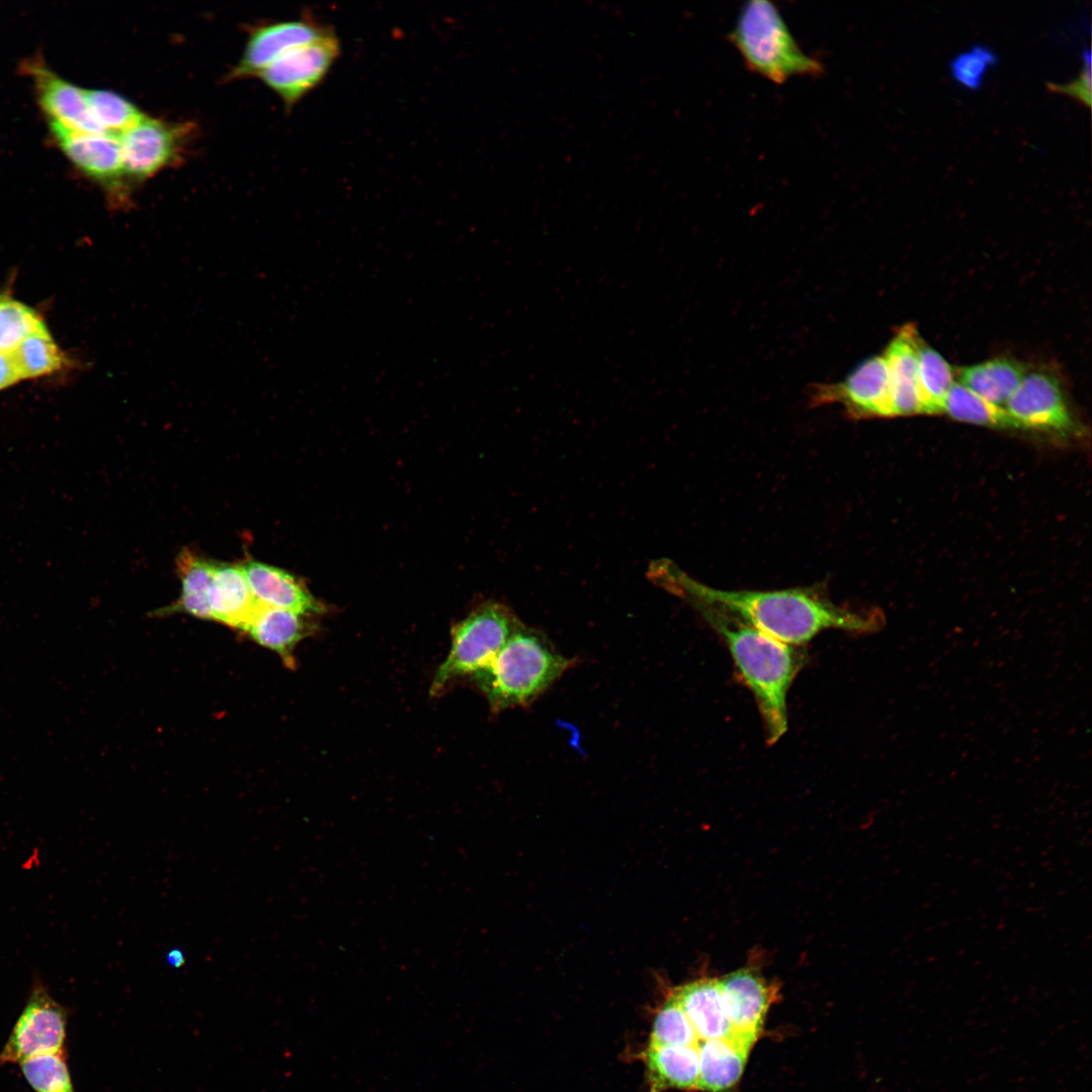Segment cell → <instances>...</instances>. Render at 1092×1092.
I'll list each match as a JSON object with an SVG mask.
<instances>
[{
  "label": "cell",
  "instance_id": "6da1fadb",
  "mask_svg": "<svg viewBox=\"0 0 1092 1092\" xmlns=\"http://www.w3.org/2000/svg\"><path fill=\"white\" fill-rule=\"evenodd\" d=\"M660 568L664 584L696 606L731 616L792 646L807 643L827 629L868 635L879 632L886 624L879 609L854 611L839 607L815 590H726L706 585L674 565Z\"/></svg>",
  "mask_w": 1092,
  "mask_h": 1092
},
{
  "label": "cell",
  "instance_id": "7a4b0ae2",
  "mask_svg": "<svg viewBox=\"0 0 1092 1092\" xmlns=\"http://www.w3.org/2000/svg\"><path fill=\"white\" fill-rule=\"evenodd\" d=\"M698 607L726 642L739 674L753 694L768 742L778 741L787 731V695L801 666L800 654L792 645L740 620Z\"/></svg>",
  "mask_w": 1092,
  "mask_h": 1092
},
{
  "label": "cell",
  "instance_id": "3957f363",
  "mask_svg": "<svg viewBox=\"0 0 1092 1092\" xmlns=\"http://www.w3.org/2000/svg\"><path fill=\"white\" fill-rule=\"evenodd\" d=\"M539 632L521 624L493 660L473 675L494 712L525 706L569 668Z\"/></svg>",
  "mask_w": 1092,
  "mask_h": 1092
},
{
  "label": "cell",
  "instance_id": "277c9868",
  "mask_svg": "<svg viewBox=\"0 0 1092 1092\" xmlns=\"http://www.w3.org/2000/svg\"><path fill=\"white\" fill-rule=\"evenodd\" d=\"M728 39L751 72L777 85L793 77H817L824 72L823 64L803 51L770 1L744 3Z\"/></svg>",
  "mask_w": 1092,
  "mask_h": 1092
},
{
  "label": "cell",
  "instance_id": "5b68a950",
  "mask_svg": "<svg viewBox=\"0 0 1092 1092\" xmlns=\"http://www.w3.org/2000/svg\"><path fill=\"white\" fill-rule=\"evenodd\" d=\"M521 624L499 603L477 607L454 627L450 652L433 678L431 694H438L458 676H473L484 669Z\"/></svg>",
  "mask_w": 1092,
  "mask_h": 1092
},
{
  "label": "cell",
  "instance_id": "8992f818",
  "mask_svg": "<svg viewBox=\"0 0 1092 1092\" xmlns=\"http://www.w3.org/2000/svg\"><path fill=\"white\" fill-rule=\"evenodd\" d=\"M51 131L69 160L105 192L115 211L130 210L132 184L123 166L118 136L71 129L49 120Z\"/></svg>",
  "mask_w": 1092,
  "mask_h": 1092
},
{
  "label": "cell",
  "instance_id": "52a82bcc",
  "mask_svg": "<svg viewBox=\"0 0 1092 1092\" xmlns=\"http://www.w3.org/2000/svg\"><path fill=\"white\" fill-rule=\"evenodd\" d=\"M194 124L172 122L147 114L118 134L125 173L130 183H142L182 160Z\"/></svg>",
  "mask_w": 1092,
  "mask_h": 1092
},
{
  "label": "cell",
  "instance_id": "ba28073f",
  "mask_svg": "<svg viewBox=\"0 0 1092 1092\" xmlns=\"http://www.w3.org/2000/svg\"><path fill=\"white\" fill-rule=\"evenodd\" d=\"M68 1011L34 977L24 1009L0 1052V1064H21L29 1059L62 1053Z\"/></svg>",
  "mask_w": 1092,
  "mask_h": 1092
},
{
  "label": "cell",
  "instance_id": "9c48e42d",
  "mask_svg": "<svg viewBox=\"0 0 1092 1092\" xmlns=\"http://www.w3.org/2000/svg\"><path fill=\"white\" fill-rule=\"evenodd\" d=\"M340 55L341 43L333 32L287 51L258 78L291 109L325 80Z\"/></svg>",
  "mask_w": 1092,
  "mask_h": 1092
},
{
  "label": "cell",
  "instance_id": "30bf717a",
  "mask_svg": "<svg viewBox=\"0 0 1092 1092\" xmlns=\"http://www.w3.org/2000/svg\"><path fill=\"white\" fill-rule=\"evenodd\" d=\"M809 399L813 405L839 404L851 419L893 417L884 356L868 358L841 381L812 385Z\"/></svg>",
  "mask_w": 1092,
  "mask_h": 1092
},
{
  "label": "cell",
  "instance_id": "8fae6325",
  "mask_svg": "<svg viewBox=\"0 0 1092 1092\" xmlns=\"http://www.w3.org/2000/svg\"><path fill=\"white\" fill-rule=\"evenodd\" d=\"M1004 407L1020 429L1060 434L1074 429L1060 381L1051 372L1026 371Z\"/></svg>",
  "mask_w": 1092,
  "mask_h": 1092
},
{
  "label": "cell",
  "instance_id": "7c38bea8",
  "mask_svg": "<svg viewBox=\"0 0 1092 1092\" xmlns=\"http://www.w3.org/2000/svg\"><path fill=\"white\" fill-rule=\"evenodd\" d=\"M333 32L332 26L307 15L255 26L249 32L241 59L226 79L258 77L267 66L287 51Z\"/></svg>",
  "mask_w": 1092,
  "mask_h": 1092
},
{
  "label": "cell",
  "instance_id": "4fadbf2b",
  "mask_svg": "<svg viewBox=\"0 0 1092 1092\" xmlns=\"http://www.w3.org/2000/svg\"><path fill=\"white\" fill-rule=\"evenodd\" d=\"M718 982L733 1030L757 1039L769 1007L781 995L777 981L768 982L751 961Z\"/></svg>",
  "mask_w": 1092,
  "mask_h": 1092
},
{
  "label": "cell",
  "instance_id": "5bb4252c",
  "mask_svg": "<svg viewBox=\"0 0 1092 1092\" xmlns=\"http://www.w3.org/2000/svg\"><path fill=\"white\" fill-rule=\"evenodd\" d=\"M700 1040L738 1038L728 1018L718 978L703 976L671 988Z\"/></svg>",
  "mask_w": 1092,
  "mask_h": 1092
},
{
  "label": "cell",
  "instance_id": "9a60e30c",
  "mask_svg": "<svg viewBox=\"0 0 1092 1092\" xmlns=\"http://www.w3.org/2000/svg\"><path fill=\"white\" fill-rule=\"evenodd\" d=\"M29 72L35 81L39 102L49 115V120L79 131L107 133L91 114L84 89L66 81L40 64H31Z\"/></svg>",
  "mask_w": 1092,
  "mask_h": 1092
},
{
  "label": "cell",
  "instance_id": "2e32d148",
  "mask_svg": "<svg viewBox=\"0 0 1092 1092\" xmlns=\"http://www.w3.org/2000/svg\"><path fill=\"white\" fill-rule=\"evenodd\" d=\"M241 567L252 594L261 605L303 615L323 611V606L305 585L285 570L255 560H248Z\"/></svg>",
  "mask_w": 1092,
  "mask_h": 1092
},
{
  "label": "cell",
  "instance_id": "e0dca14e",
  "mask_svg": "<svg viewBox=\"0 0 1092 1092\" xmlns=\"http://www.w3.org/2000/svg\"><path fill=\"white\" fill-rule=\"evenodd\" d=\"M211 620L246 631L261 605L254 597L241 565L213 563L208 593Z\"/></svg>",
  "mask_w": 1092,
  "mask_h": 1092
},
{
  "label": "cell",
  "instance_id": "ac0fdd59",
  "mask_svg": "<svg viewBox=\"0 0 1092 1092\" xmlns=\"http://www.w3.org/2000/svg\"><path fill=\"white\" fill-rule=\"evenodd\" d=\"M919 338L913 325H905L883 354L889 373L893 417L920 414L917 394Z\"/></svg>",
  "mask_w": 1092,
  "mask_h": 1092
},
{
  "label": "cell",
  "instance_id": "d6986e66",
  "mask_svg": "<svg viewBox=\"0 0 1092 1092\" xmlns=\"http://www.w3.org/2000/svg\"><path fill=\"white\" fill-rule=\"evenodd\" d=\"M646 1067L647 1092L668 1089L698 1090L699 1055L697 1046L648 1044L639 1053Z\"/></svg>",
  "mask_w": 1092,
  "mask_h": 1092
},
{
  "label": "cell",
  "instance_id": "ffe728a7",
  "mask_svg": "<svg viewBox=\"0 0 1092 1092\" xmlns=\"http://www.w3.org/2000/svg\"><path fill=\"white\" fill-rule=\"evenodd\" d=\"M754 1043L740 1038L700 1040L698 1090L726 1092L740 1080Z\"/></svg>",
  "mask_w": 1092,
  "mask_h": 1092
},
{
  "label": "cell",
  "instance_id": "44dd1931",
  "mask_svg": "<svg viewBox=\"0 0 1092 1092\" xmlns=\"http://www.w3.org/2000/svg\"><path fill=\"white\" fill-rule=\"evenodd\" d=\"M305 616L289 610L261 606L245 632L259 645L278 653L284 662L291 666L294 647L309 631Z\"/></svg>",
  "mask_w": 1092,
  "mask_h": 1092
},
{
  "label": "cell",
  "instance_id": "7402d4cb",
  "mask_svg": "<svg viewBox=\"0 0 1092 1092\" xmlns=\"http://www.w3.org/2000/svg\"><path fill=\"white\" fill-rule=\"evenodd\" d=\"M1025 372V367L1018 361L998 357L961 368L958 376L959 383L984 399L1004 407Z\"/></svg>",
  "mask_w": 1092,
  "mask_h": 1092
},
{
  "label": "cell",
  "instance_id": "603a6c76",
  "mask_svg": "<svg viewBox=\"0 0 1092 1092\" xmlns=\"http://www.w3.org/2000/svg\"><path fill=\"white\" fill-rule=\"evenodd\" d=\"M953 383V371L948 362L919 338L917 394L920 414H942L944 400Z\"/></svg>",
  "mask_w": 1092,
  "mask_h": 1092
},
{
  "label": "cell",
  "instance_id": "cb8c5ba5",
  "mask_svg": "<svg viewBox=\"0 0 1092 1092\" xmlns=\"http://www.w3.org/2000/svg\"><path fill=\"white\" fill-rule=\"evenodd\" d=\"M177 569L182 587L174 609L200 619L211 620L208 593L213 563L185 550L178 556Z\"/></svg>",
  "mask_w": 1092,
  "mask_h": 1092
},
{
  "label": "cell",
  "instance_id": "d4e9b609",
  "mask_svg": "<svg viewBox=\"0 0 1092 1092\" xmlns=\"http://www.w3.org/2000/svg\"><path fill=\"white\" fill-rule=\"evenodd\" d=\"M942 413L957 421L980 426L1020 429L1005 407L984 399L959 382L951 386Z\"/></svg>",
  "mask_w": 1092,
  "mask_h": 1092
},
{
  "label": "cell",
  "instance_id": "484cf974",
  "mask_svg": "<svg viewBox=\"0 0 1092 1092\" xmlns=\"http://www.w3.org/2000/svg\"><path fill=\"white\" fill-rule=\"evenodd\" d=\"M84 96L91 114L107 133L118 135L146 115L135 104L109 90L84 89Z\"/></svg>",
  "mask_w": 1092,
  "mask_h": 1092
},
{
  "label": "cell",
  "instance_id": "4316f807",
  "mask_svg": "<svg viewBox=\"0 0 1092 1092\" xmlns=\"http://www.w3.org/2000/svg\"><path fill=\"white\" fill-rule=\"evenodd\" d=\"M12 354L22 379L35 378L57 372L67 363L48 330L23 340Z\"/></svg>",
  "mask_w": 1092,
  "mask_h": 1092
},
{
  "label": "cell",
  "instance_id": "83f0119b",
  "mask_svg": "<svg viewBox=\"0 0 1092 1092\" xmlns=\"http://www.w3.org/2000/svg\"><path fill=\"white\" fill-rule=\"evenodd\" d=\"M648 1044L698 1046L699 1038L671 988L655 1012Z\"/></svg>",
  "mask_w": 1092,
  "mask_h": 1092
},
{
  "label": "cell",
  "instance_id": "f1b7e54d",
  "mask_svg": "<svg viewBox=\"0 0 1092 1092\" xmlns=\"http://www.w3.org/2000/svg\"><path fill=\"white\" fill-rule=\"evenodd\" d=\"M44 330V323L31 307L0 295V350L13 351L23 340Z\"/></svg>",
  "mask_w": 1092,
  "mask_h": 1092
},
{
  "label": "cell",
  "instance_id": "f546056e",
  "mask_svg": "<svg viewBox=\"0 0 1092 1092\" xmlns=\"http://www.w3.org/2000/svg\"><path fill=\"white\" fill-rule=\"evenodd\" d=\"M23 1076L36 1092H75L64 1052L38 1056L20 1064Z\"/></svg>",
  "mask_w": 1092,
  "mask_h": 1092
},
{
  "label": "cell",
  "instance_id": "4dcf8cb0",
  "mask_svg": "<svg viewBox=\"0 0 1092 1092\" xmlns=\"http://www.w3.org/2000/svg\"><path fill=\"white\" fill-rule=\"evenodd\" d=\"M998 61L996 53L987 46L975 44L956 55L949 62L953 79L969 89H978L988 68Z\"/></svg>",
  "mask_w": 1092,
  "mask_h": 1092
},
{
  "label": "cell",
  "instance_id": "1f68e13d",
  "mask_svg": "<svg viewBox=\"0 0 1092 1092\" xmlns=\"http://www.w3.org/2000/svg\"><path fill=\"white\" fill-rule=\"evenodd\" d=\"M1083 66L1078 77L1068 83L1049 82L1050 91L1066 94L1075 98L1086 106L1091 105V51L1089 48L1082 52Z\"/></svg>",
  "mask_w": 1092,
  "mask_h": 1092
},
{
  "label": "cell",
  "instance_id": "d6a6232c",
  "mask_svg": "<svg viewBox=\"0 0 1092 1092\" xmlns=\"http://www.w3.org/2000/svg\"><path fill=\"white\" fill-rule=\"evenodd\" d=\"M21 379L12 351L0 350V390L13 386Z\"/></svg>",
  "mask_w": 1092,
  "mask_h": 1092
},
{
  "label": "cell",
  "instance_id": "836d02e7",
  "mask_svg": "<svg viewBox=\"0 0 1092 1092\" xmlns=\"http://www.w3.org/2000/svg\"><path fill=\"white\" fill-rule=\"evenodd\" d=\"M167 962L170 966L175 968H181L185 965V957L180 949H172L167 954Z\"/></svg>",
  "mask_w": 1092,
  "mask_h": 1092
}]
</instances>
